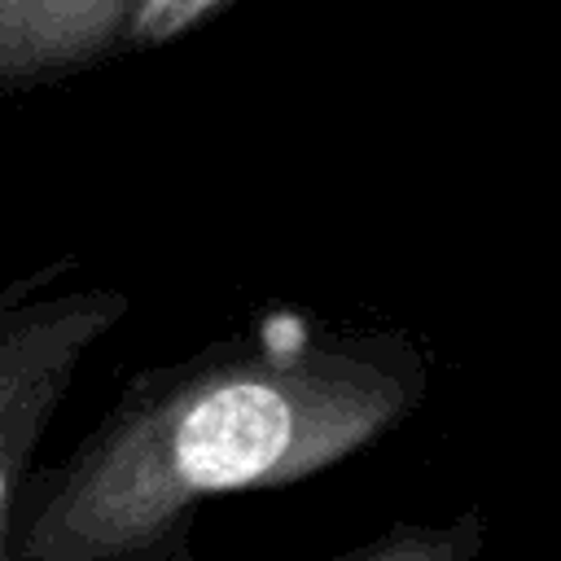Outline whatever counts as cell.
I'll list each match as a JSON object with an SVG mask.
<instances>
[{"mask_svg": "<svg viewBox=\"0 0 561 561\" xmlns=\"http://www.w3.org/2000/svg\"><path fill=\"white\" fill-rule=\"evenodd\" d=\"M412 381L377 355L311 346L215 355L153 373L18 500V561H127L193 500L298 478L408 408Z\"/></svg>", "mask_w": 561, "mask_h": 561, "instance_id": "1", "label": "cell"}, {"mask_svg": "<svg viewBox=\"0 0 561 561\" xmlns=\"http://www.w3.org/2000/svg\"><path fill=\"white\" fill-rule=\"evenodd\" d=\"M66 263L0 285V561H18L13 526L44 438L88 351L127 316L131 298L110 285H57Z\"/></svg>", "mask_w": 561, "mask_h": 561, "instance_id": "2", "label": "cell"}, {"mask_svg": "<svg viewBox=\"0 0 561 561\" xmlns=\"http://www.w3.org/2000/svg\"><path fill=\"white\" fill-rule=\"evenodd\" d=\"M140 0H0V92L39 88L123 48Z\"/></svg>", "mask_w": 561, "mask_h": 561, "instance_id": "3", "label": "cell"}, {"mask_svg": "<svg viewBox=\"0 0 561 561\" xmlns=\"http://www.w3.org/2000/svg\"><path fill=\"white\" fill-rule=\"evenodd\" d=\"M228 0H140L127 26L123 48H158L171 44L180 35H188L197 22H206L210 13H219Z\"/></svg>", "mask_w": 561, "mask_h": 561, "instance_id": "4", "label": "cell"}]
</instances>
